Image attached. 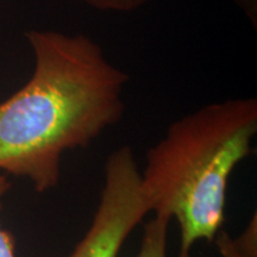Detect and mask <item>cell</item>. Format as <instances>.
Masks as SVG:
<instances>
[{
  "label": "cell",
  "mask_w": 257,
  "mask_h": 257,
  "mask_svg": "<svg viewBox=\"0 0 257 257\" xmlns=\"http://www.w3.org/2000/svg\"><path fill=\"white\" fill-rule=\"evenodd\" d=\"M31 78L0 102V170L38 193L55 188L61 161L121 119L128 75L82 34L30 30Z\"/></svg>",
  "instance_id": "cell-1"
},
{
  "label": "cell",
  "mask_w": 257,
  "mask_h": 257,
  "mask_svg": "<svg viewBox=\"0 0 257 257\" xmlns=\"http://www.w3.org/2000/svg\"><path fill=\"white\" fill-rule=\"evenodd\" d=\"M256 134V99H227L184 115L149 148L142 188L150 212L178 221L179 257L223 229L229 179L251 154Z\"/></svg>",
  "instance_id": "cell-2"
},
{
  "label": "cell",
  "mask_w": 257,
  "mask_h": 257,
  "mask_svg": "<svg viewBox=\"0 0 257 257\" xmlns=\"http://www.w3.org/2000/svg\"><path fill=\"white\" fill-rule=\"evenodd\" d=\"M149 212L133 148H118L106 160L105 184L91 227L70 257H117Z\"/></svg>",
  "instance_id": "cell-3"
},
{
  "label": "cell",
  "mask_w": 257,
  "mask_h": 257,
  "mask_svg": "<svg viewBox=\"0 0 257 257\" xmlns=\"http://www.w3.org/2000/svg\"><path fill=\"white\" fill-rule=\"evenodd\" d=\"M169 219L155 216L144 226L143 238L136 257H167Z\"/></svg>",
  "instance_id": "cell-4"
},
{
  "label": "cell",
  "mask_w": 257,
  "mask_h": 257,
  "mask_svg": "<svg viewBox=\"0 0 257 257\" xmlns=\"http://www.w3.org/2000/svg\"><path fill=\"white\" fill-rule=\"evenodd\" d=\"M89 8L111 14H130L142 9L152 0H80Z\"/></svg>",
  "instance_id": "cell-5"
},
{
  "label": "cell",
  "mask_w": 257,
  "mask_h": 257,
  "mask_svg": "<svg viewBox=\"0 0 257 257\" xmlns=\"http://www.w3.org/2000/svg\"><path fill=\"white\" fill-rule=\"evenodd\" d=\"M234 246L245 257H257V217L253 213L249 224L237 238H233Z\"/></svg>",
  "instance_id": "cell-6"
},
{
  "label": "cell",
  "mask_w": 257,
  "mask_h": 257,
  "mask_svg": "<svg viewBox=\"0 0 257 257\" xmlns=\"http://www.w3.org/2000/svg\"><path fill=\"white\" fill-rule=\"evenodd\" d=\"M11 187L8 178L0 174V211L3 207V198ZM0 257H17L14 237L0 226Z\"/></svg>",
  "instance_id": "cell-7"
},
{
  "label": "cell",
  "mask_w": 257,
  "mask_h": 257,
  "mask_svg": "<svg viewBox=\"0 0 257 257\" xmlns=\"http://www.w3.org/2000/svg\"><path fill=\"white\" fill-rule=\"evenodd\" d=\"M220 257H245L234 246L233 238L226 230L221 229L213 239Z\"/></svg>",
  "instance_id": "cell-8"
},
{
  "label": "cell",
  "mask_w": 257,
  "mask_h": 257,
  "mask_svg": "<svg viewBox=\"0 0 257 257\" xmlns=\"http://www.w3.org/2000/svg\"><path fill=\"white\" fill-rule=\"evenodd\" d=\"M244 11L246 17L250 19L253 28L257 27V0H232Z\"/></svg>",
  "instance_id": "cell-9"
}]
</instances>
